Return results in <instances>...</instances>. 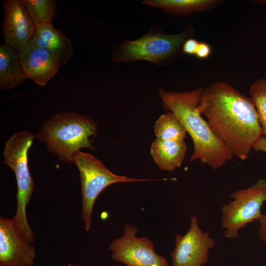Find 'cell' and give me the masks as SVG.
I'll use <instances>...</instances> for the list:
<instances>
[{
	"mask_svg": "<svg viewBox=\"0 0 266 266\" xmlns=\"http://www.w3.org/2000/svg\"><path fill=\"white\" fill-rule=\"evenodd\" d=\"M199 110L211 131L233 156L247 159L263 136L250 98L219 81L202 89Z\"/></svg>",
	"mask_w": 266,
	"mask_h": 266,
	"instance_id": "cell-1",
	"label": "cell"
},
{
	"mask_svg": "<svg viewBox=\"0 0 266 266\" xmlns=\"http://www.w3.org/2000/svg\"><path fill=\"white\" fill-rule=\"evenodd\" d=\"M202 89L191 92H166L160 89L159 95L166 110L178 118L190 135L194 145L190 160H200L217 169L233 158V155L211 131L199 110Z\"/></svg>",
	"mask_w": 266,
	"mask_h": 266,
	"instance_id": "cell-2",
	"label": "cell"
},
{
	"mask_svg": "<svg viewBox=\"0 0 266 266\" xmlns=\"http://www.w3.org/2000/svg\"><path fill=\"white\" fill-rule=\"evenodd\" d=\"M97 127L88 116L62 112L46 120L36 136L60 161L70 163L73 155L80 149H96L89 137L98 136Z\"/></svg>",
	"mask_w": 266,
	"mask_h": 266,
	"instance_id": "cell-3",
	"label": "cell"
},
{
	"mask_svg": "<svg viewBox=\"0 0 266 266\" xmlns=\"http://www.w3.org/2000/svg\"><path fill=\"white\" fill-rule=\"evenodd\" d=\"M36 136L28 131L14 133L5 142L2 164L14 172L17 186L16 211L12 218L21 235L30 243L35 236L27 219L26 208L34 189L28 166V153Z\"/></svg>",
	"mask_w": 266,
	"mask_h": 266,
	"instance_id": "cell-4",
	"label": "cell"
},
{
	"mask_svg": "<svg viewBox=\"0 0 266 266\" xmlns=\"http://www.w3.org/2000/svg\"><path fill=\"white\" fill-rule=\"evenodd\" d=\"M72 162L79 171L82 194L81 217L85 222L87 232L91 228L95 202L99 195L108 186L117 182L157 180L132 178L115 174L93 155L80 151L73 155Z\"/></svg>",
	"mask_w": 266,
	"mask_h": 266,
	"instance_id": "cell-5",
	"label": "cell"
},
{
	"mask_svg": "<svg viewBox=\"0 0 266 266\" xmlns=\"http://www.w3.org/2000/svg\"><path fill=\"white\" fill-rule=\"evenodd\" d=\"M187 35L185 32L167 34L151 30L136 40L125 41L116 46L112 59L124 63L144 60L160 66L176 53L186 40Z\"/></svg>",
	"mask_w": 266,
	"mask_h": 266,
	"instance_id": "cell-6",
	"label": "cell"
},
{
	"mask_svg": "<svg viewBox=\"0 0 266 266\" xmlns=\"http://www.w3.org/2000/svg\"><path fill=\"white\" fill-rule=\"evenodd\" d=\"M229 198L232 200L222 208L221 226L224 236L233 239L239 237L240 229L262 217V206L266 202V180L261 179L232 193Z\"/></svg>",
	"mask_w": 266,
	"mask_h": 266,
	"instance_id": "cell-7",
	"label": "cell"
},
{
	"mask_svg": "<svg viewBox=\"0 0 266 266\" xmlns=\"http://www.w3.org/2000/svg\"><path fill=\"white\" fill-rule=\"evenodd\" d=\"M137 232L135 227L125 225L123 235L108 247L113 260L126 266H168L167 259L155 252L153 242L146 237H138Z\"/></svg>",
	"mask_w": 266,
	"mask_h": 266,
	"instance_id": "cell-8",
	"label": "cell"
},
{
	"mask_svg": "<svg viewBox=\"0 0 266 266\" xmlns=\"http://www.w3.org/2000/svg\"><path fill=\"white\" fill-rule=\"evenodd\" d=\"M214 239L199 227L197 216L191 217L190 226L184 235H175V246L170 256L173 266H202L208 261Z\"/></svg>",
	"mask_w": 266,
	"mask_h": 266,
	"instance_id": "cell-9",
	"label": "cell"
},
{
	"mask_svg": "<svg viewBox=\"0 0 266 266\" xmlns=\"http://www.w3.org/2000/svg\"><path fill=\"white\" fill-rule=\"evenodd\" d=\"M36 250L20 233L11 219L0 218V266H32Z\"/></svg>",
	"mask_w": 266,
	"mask_h": 266,
	"instance_id": "cell-10",
	"label": "cell"
},
{
	"mask_svg": "<svg viewBox=\"0 0 266 266\" xmlns=\"http://www.w3.org/2000/svg\"><path fill=\"white\" fill-rule=\"evenodd\" d=\"M1 32L5 43L17 51L29 44L36 26L21 0H6Z\"/></svg>",
	"mask_w": 266,
	"mask_h": 266,
	"instance_id": "cell-11",
	"label": "cell"
},
{
	"mask_svg": "<svg viewBox=\"0 0 266 266\" xmlns=\"http://www.w3.org/2000/svg\"><path fill=\"white\" fill-rule=\"evenodd\" d=\"M18 53L26 75L40 86L45 85L63 65L47 50L31 44L21 48Z\"/></svg>",
	"mask_w": 266,
	"mask_h": 266,
	"instance_id": "cell-12",
	"label": "cell"
},
{
	"mask_svg": "<svg viewBox=\"0 0 266 266\" xmlns=\"http://www.w3.org/2000/svg\"><path fill=\"white\" fill-rule=\"evenodd\" d=\"M29 44L44 48L65 64L73 56V47L70 40L63 32L51 23L36 26Z\"/></svg>",
	"mask_w": 266,
	"mask_h": 266,
	"instance_id": "cell-13",
	"label": "cell"
},
{
	"mask_svg": "<svg viewBox=\"0 0 266 266\" xmlns=\"http://www.w3.org/2000/svg\"><path fill=\"white\" fill-rule=\"evenodd\" d=\"M187 150L184 140H165L156 138L152 143L150 153L160 169L171 172L180 167Z\"/></svg>",
	"mask_w": 266,
	"mask_h": 266,
	"instance_id": "cell-14",
	"label": "cell"
},
{
	"mask_svg": "<svg viewBox=\"0 0 266 266\" xmlns=\"http://www.w3.org/2000/svg\"><path fill=\"white\" fill-rule=\"evenodd\" d=\"M29 78L25 74L18 51L7 44L0 46V88L10 90Z\"/></svg>",
	"mask_w": 266,
	"mask_h": 266,
	"instance_id": "cell-15",
	"label": "cell"
},
{
	"mask_svg": "<svg viewBox=\"0 0 266 266\" xmlns=\"http://www.w3.org/2000/svg\"><path fill=\"white\" fill-rule=\"evenodd\" d=\"M219 3V1L215 0H147L142 2L177 15L201 12Z\"/></svg>",
	"mask_w": 266,
	"mask_h": 266,
	"instance_id": "cell-16",
	"label": "cell"
},
{
	"mask_svg": "<svg viewBox=\"0 0 266 266\" xmlns=\"http://www.w3.org/2000/svg\"><path fill=\"white\" fill-rule=\"evenodd\" d=\"M157 139L165 140H184L187 131L182 123L171 112L162 115L154 126Z\"/></svg>",
	"mask_w": 266,
	"mask_h": 266,
	"instance_id": "cell-17",
	"label": "cell"
},
{
	"mask_svg": "<svg viewBox=\"0 0 266 266\" xmlns=\"http://www.w3.org/2000/svg\"><path fill=\"white\" fill-rule=\"evenodd\" d=\"M35 26L51 23L57 10L53 0H21Z\"/></svg>",
	"mask_w": 266,
	"mask_h": 266,
	"instance_id": "cell-18",
	"label": "cell"
},
{
	"mask_svg": "<svg viewBox=\"0 0 266 266\" xmlns=\"http://www.w3.org/2000/svg\"><path fill=\"white\" fill-rule=\"evenodd\" d=\"M250 95L258 114L263 135L266 137V78H261L251 85Z\"/></svg>",
	"mask_w": 266,
	"mask_h": 266,
	"instance_id": "cell-19",
	"label": "cell"
},
{
	"mask_svg": "<svg viewBox=\"0 0 266 266\" xmlns=\"http://www.w3.org/2000/svg\"><path fill=\"white\" fill-rule=\"evenodd\" d=\"M199 42L194 38L186 39L182 45L183 52L188 55H196Z\"/></svg>",
	"mask_w": 266,
	"mask_h": 266,
	"instance_id": "cell-20",
	"label": "cell"
},
{
	"mask_svg": "<svg viewBox=\"0 0 266 266\" xmlns=\"http://www.w3.org/2000/svg\"><path fill=\"white\" fill-rule=\"evenodd\" d=\"M211 52L210 46L206 42H200L198 45L196 56L199 59H205L209 56Z\"/></svg>",
	"mask_w": 266,
	"mask_h": 266,
	"instance_id": "cell-21",
	"label": "cell"
},
{
	"mask_svg": "<svg viewBox=\"0 0 266 266\" xmlns=\"http://www.w3.org/2000/svg\"><path fill=\"white\" fill-rule=\"evenodd\" d=\"M260 223L259 233L262 241L266 245V213L263 214L258 220Z\"/></svg>",
	"mask_w": 266,
	"mask_h": 266,
	"instance_id": "cell-22",
	"label": "cell"
},
{
	"mask_svg": "<svg viewBox=\"0 0 266 266\" xmlns=\"http://www.w3.org/2000/svg\"><path fill=\"white\" fill-rule=\"evenodd\" d=\"M253 149L256 151L266 153V137L263 136L254 146Z\"/></svg>",
	"mask_w": 266,
	"mask_h": 266,
	"instance_id": "cell-23",
	"label": "cell"
},
{
	"mask_svg": "<svg viewBox=\"0 0 266 266\" xmlns=\"http://www.w3.org/2000/svg\"><path fill=\"white\" fill-rule=\"evenodd\" d=\"M63 266H79L77 265H75V264H68L66 265Z\"/></svg>",
	"mask_w": 266,
	"mask_h": 266,
	"instance_id": "cell-24",
	"label": "cell"
}]
</instances>
